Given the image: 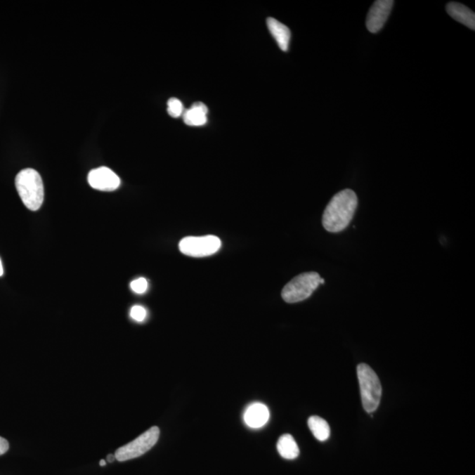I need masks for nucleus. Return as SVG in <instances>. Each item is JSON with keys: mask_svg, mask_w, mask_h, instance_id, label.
<instances>
[{"mask_svg": "<svg viewBox=\"0 0 475 475\" xmlns=\"http://www.w3.org/2000/svg\"><path fill=\"white\" fill-rule=\"evenodd\" d=\"M393 0H378L373 3L366 20V27L370 32H379L385 25L393 6Z\"/></svg>", "mask_w": 475, "mask_h": 475, "instance_id": "obj_7", "label": "nucleus"}, {"mask_svg": "<svg viewBox=\"0 0 475 475\" xmlns=\"http://www.w3.org/2000/svg\"><path fill=\"white\" fill-rule=\"evenodd\" d=\"M221 247V240L214 235L185 237L179 243V249L185 256L206 257L216 254Z\"/></svg>", "mask_w": 475, "mask_h": 475, "instance_id": "obj_6", "label": "nucleus"}, {"mask_svg": "<svg viewBox=\"0 0 475 475\" xmlns=\"http://www.w3.org/2000/svg\"><path fill=\"white\" fill-rule=\"evenodd\" d=\"M446 11L453 19L475 30V13L466 6L460 3L450 2L446 6Z\"/></svg>", "mask_w": 475, "mask_h": 475, "instance_id": "obj_10", "label": "nucleus"}, {"mask_svg": "<svg viewBox=\"0 0 475 475\" xmlns=\"http://www.w3.org/2000/svg\"><path fill=\"white\" fill-rule=\"evenodd\" d=\"M15 186L27 209L36 212L41 208L44 199V188L37 171L32 169L20 171L15 178Z\"/></svg>", "mask_w": 475, "mask_h": 475, "instance_id": "obj_2", "label": "nucleus"}, {"mask_svg": "<svg viewBox=\"0 0 475 475\" xmlns=\"http://www.w3.org/2000/svg\"><path fill=\"white\" fill-rule=\"evenodd\" d=\"M89 183L94 190L100 191H114L120 186V178L106 167L91 171L89 174Z\"/></svg>", "mask_w": 475, "mask_h": 475, "instance_id": "obj_8", "label": "nucleus"}, {"mask_svg": "<svg viewBox=\"0 0 475 475\" xmlns=\"http://www.w3.org/2000/svg\"><path fill=\"white\" fill-rule=\"evenodd\" d=\"M308 427L314 438L320 442L326 441L330 436V427L326 420L320 417H311L308 419Z\"/></svg>", "mask_w": 475, "mask_h": 475, "instance_id": "obj_14", "label": "nucleus"}, {"mask_svg": "<svg viewBox=\"0 0 475 475\" xmlns=\"http://www.w3.org/2000/svg\"><path fill=\"white\" fill-rule=\"evenodd\" d=\"M9 450V443L8 440L0 436V456L5 454Z\"/></svg>", "mask_w": 475, "mask_h": 475, "instance_id": "obj_18", "label": "nucleus"}, {"mask_svg": "<svg viewBox=\"0 0 475 475\" xmlns=\"http://www.w3.org/2000/svg\"><path fill=\"white\" fill-rule=\"evenodd\" d=\"M358 197L354 191L344 190L335 194L325 209L323 225L330 233H340L351 223L358 208Z\"/></svg>", "mask_w": 475, "mask_h": 475, "instance_id": "obj_1", "label": "nucleus"}, {"mask_svg": "<svg viewBox=\"0 0 475 475\" xmlns=\"http://www.w3.org/2000/svg\"><path fill=\"white\" fill-rule=\"evenodd\" d=\"M208 108L202 103H195L183 112L184 123L188 126L198 127L207 123Z\"/></svg>", "mask_w": 475, "mask_h": 475, "instance_id": "obj_12", "label": "nucleus"}, {"mask_svg": "<svg viewBox=\"0 0 475 475\" xmlns=\"http://www.w3.org/2000/svg\"><path fill=\"white\" fill-rule=\"evenodd\" d=\"M358 378L360 386L363 407L372 414L379 408L382 396V386L378 375L368 365L358 366Z\"/></svg>", "mask_w": 475, "mask_h": 475, "instance_id": "obj_3", "label": "nucleus"}, {"mask_svg": "<svg viewBox=\"0 0 475 475\" xmlns=\"http://www.w3.org/2000/svg\"><path fill=\"white\" fill-rule=\"evenodd\" d=\"M167 112H169L170 117L174 118L180 117L181 115H183L184 112L183 103L180 100L176 99V98H171L167 101Z\"/></svg>", "mask_w": 475, "mask_h": 475, "instance_id": "obj_15", "label": "nucleus"}, {"mask_svg": "<svg viewBox=\"0 0 475 475\" xmlns=\"http://www.w3.org/2000/svg\"><path fill=\"white\" fill-rule=\"evenodd\" d=\"M100 467L106 466V461H105L104 460H101L100 461Z\"/></svg>", "mask_w": 475, "mask_h": 475, "instance_id": "obj_21", "label": "nucleus"}, {"mask_svg": "<svg viewBox=\"0 0 475 475\" xmlns=\"http://www.w3.org/2000/svg\"><path fill=\"white\" fill-rule=\"evenodd\" d=\"M320 278L317 272H306L299 275L282 289V299L286 303L293 304L308 299L319 287Z\"/></svg>", "mask_w": 475, "mask_h": 475, "instance_id": "obj_4", "label": "nucleus"}, {"mask_svg": "<svg viewBox=\"0 0 475 475\" xmlns=\"http://www.w3.org/2000/svg\"><path fill=\"white\" fill-rule=\"evenodd\" d=\"M160 433V429L156 426L149 429L148 431L143 433L134 441L117 449L115 453V460L123 462V461L134 460L136 457L144 455L158 442Z\"/></svg>", "mask_w": 475, "mask_h": 475, "instance_id": "obj_5", "label": "nucleus"}, {"mask_svg": "<svg viewBox=\"0 0 475 475\" xmlns=\"http://www.w3.org/2000/svg\"><path fill=\"white\" fill-rule=\"evenodd\" d=\"M267 25L272 37L275 38L279 48L282 51H288L289 41H291V30L285 24L278 22L274 18H268Z\"/></svg>", "mask_w": 475, "mask_h": 475, "instance_id": "obj_11", "label": "nucleus"}, {"mask_svg": "<svg viewBox=\"0 0 475 475\" xmlns=\"http://www.w3.org/2000/svg\"><path fill=\"white\" fill-rule=\"evenodd\" d=\"M148 312L145 308L141 306H134L131 310V317L138 323H142L145 320Z\"/></svg>", "mask_w": 475, "mask_h": 475, "instance_id": "obj_17", "label": "nucleus"}, {"mask_svg": "<svg viewBox=\"0 0 475 475\" xmlns=\"http://www.w3.org/2000/svg\"><path fill=\"white\" fill-rule=\"evenodd\" d=\"M270 419V411L263 403L251 404L244 413L245 424L252 429H260L267 424Z\"/></svg>", "mask_w": 475, "mask_h": 475, "instance_id": "obj_9", "label": "nucleus"}, {"mask_svg": "<svg viewBox=\"0 0 475 475\" xmlns=\"http://www.w3.org/2000/svg\"><path fill=\"white\" fill-rule=\"evenodd\" d=\"M115 460V455H113V454H110V455H108V457H107V460L110 463L114 462Z\"/></svg>", "mask_w": 475, "mask_h": 475, "instance_id": "obj_19", "label": "nucleus"}, {"mask_svg": "<svg viewBox=\"0 0 475 475\" xmlns=\"http://www.w3.org/2000/svg\"><path fill=\"white\" fill-rule=\"evenodd\" d=\"M131 288L135 293L143 294V293L148 291V282L145 278H143L136 279V280L131 282Z\"/></svg>", "mask_w": 475, "mask_h": 475, "instance_id": "obj_16", "label": "nucleus"}, {"mask_svg": "<svg viewBox=\"0 0 475 475\" xmlns=\"http://www.w3.org/2000/svg\"><path fill=\"white\" fill-rule=\"evenodd\" d=\"M3 275H4V268H3L2 261L0 259V277H2Z\"/></svg>", "mask_w": 475, "mask_h": 475, "instance_id": "obj_20", "label": "nucleus"}, {"mask_svg": "<svg viewBox=\"0 0 475 475\" xmlns=\"http://www.w3.org/2000/svg\"><path fill=\"white\" fill-rule=\"evenodd\" d=\"M277 447L278 453L285 460H294L299 455V446L292 435L285 434L280 436Z\"/></svg>", "mask_w": 475, "mask_h": 475, "instance_id": "obj_13", "label": "nucleus"}]
</instances>
